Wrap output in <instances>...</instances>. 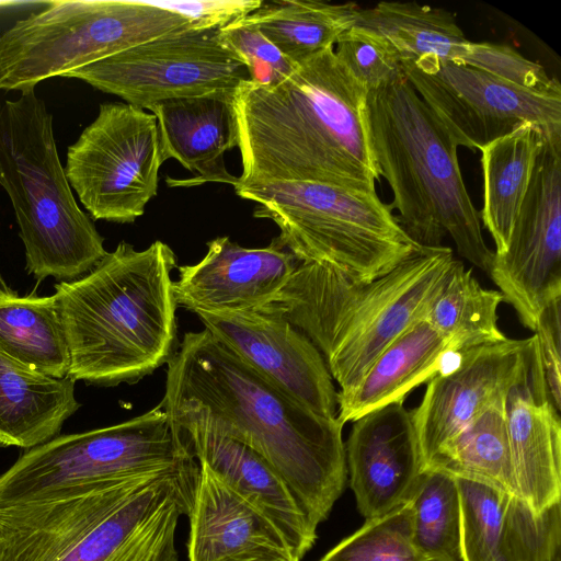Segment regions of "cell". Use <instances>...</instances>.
<instances>
[{"instance_id":"6da1fadb","label":"cell","mask_w":561,"mask_h":561,"mask_svg":"<svg viewBox=\"0 0 561 561\" xmlns=\"http://www.w3.org/2000/svg\"><path fill=\"white\" fill-rule=\"evenodd\" d=\"M160 402L171 424H199L257 453L309 523L325 520L347 479L343 427L264 378L207 330L186 332Z\"/></svg>"},{"instance_id":"7a4b0ae2","label":"cell","mask_w":561,"mask_h":561,"mask_svg":"<svg viewBox=\"0 0 561 561\" xmlns=\"http://www.w3.org/2000/svg\"><path fill=\"white\" fill-rule=\"evenodd\" d=\"M367 94L333 47L276 85L243 82L234 95L242 173L233 187L311 181L376 192Z\"/></svg>"},{"instance_id":"3957f363","label":"cell","mask_w":561,"mask_h":561,"mask_svg":"<svg viewBox=\"0 0 561 561\" xmlns=\"http://www.w3.org/2000/svg\"><path fill=\"white\" fill-rule=\"evenodd\" d=\"M176 256L157 240L122 241L88 274L55 285L73 380L134 383L171 359L176 341L172 271Z\"/></svg>"},{"instance_id":"277c9868","label":"cell","mask_w":561,"mask_h":561,"mask_svg":"<svg viewBox=\"0 0 561 561\" xmlns=\"http://www.w3.org/2000/svg\"><path fill=\"white\" fill-rule=\"evenodd\" d=\"M455 260L449 247H417L368 283L299 262L274 299L321 353L337 392L351 391L401 333L424 319Z\"/></svg>"},{"instance_id":"5b68a950","label":"cell","mask_w":561,"mask_h":561,"mask_svg":"<svg viewBox=\"0 0 561 561\" xmlns=\"http://www.w3.org/2000/svg\"><path fill=\"white\" fill-rule=\"evenodd\" d=\"M366 118L375 163L392 192L389 206L405 233L430 248L449 237L461 257L489 275L494 252L462 179L458 146L404 75L368 92Z\"/></svg>"},{"instance_id":"8992f818","label":"cell","mask_w":561,"mask_h":561,"mask_svg":"<svg viewBox=\"0 0 561 561\" xmlns=\"http://www.w3.org/2000/svg\"><path fill=\"white\" fill-rule=\"evenodd\" d=\"M0 185L9 195L26 268L37 279L71 282L107 254L62 168L53 116L35 89L0 104Z\"/></svg>"},{"instance_id":"52a82bcc","label":"cell","mask_w":561,"mask_h":561,"mask_svg":"<svg viewBox=\"0 0 561 561\" xmlns=\"http://www.w3.org/2000/svg\"><path fill=\"white\" fill-rule=\"evenodd\" d=\"M255 204L253 216L279 228L277 242L299 262L333 267L355 282H371L419 245L376 192L311 181L236 186Z\"/></svg>"},{"instance_id":"ba28073f","label":"cell","mask_w":561,"mask_h":561,"mask_svg":"<svg viewBox=\"0 0 561 561\" xmlns=\"http://www.w3.org/2000/svg\"><path fill=\"white\" fill-rule=\"evenodd\" d=\"M202 27L181 0L53 1L0 35V90L26 91L144 43Z\"/></svg>"},{"instance_id":"9c48e42d","label":"cell","mask_w":561,"mask_h":561,"mask_svg":"<svg viewBox=\"0 0 561 561\" xmlns=\"http://www.w3.org/2000/svg\"><path fill=\"white\" fill-rule=\"evenodd\" d=\"M194 459L159 403L128 421L58 435L27 449L0 476V507L44 501Z\"/></svg>"},{"instance_id":"30bf717a","label":"cell","mask_w":561,"mask_h":561,"mask_svg":"<svg viewBox=\"0 0 561 561\" xmlns=\"http://www.w3.org/2000/svg\"><path fill=\"white\" fill-rule=\"evenodd\" d=\"M162 163L154 115L110 102L68 147L65 172L93 219L130 224L157 195Z\"/></svg>"},{"instance_id":"8fae6325","label":"cell","mask_w":561,"mask_h":561,"mask_svg":"<svg viewBox=\"0 0 561 561\" xmlns=\"http://www.w3.org/2000/svg\"><path fill=\"white\" fill-rule=\"evenodd\" d=\"M404 77L457 146L480 150L530 123L561 140V85L527 89L453 61L401 64Z\"/></svg>"},{"instance_id":"7c38bea8","label":"cell","mask_w":561,"mask_h":561,"mask_svg":"<svg viewBox=\"0 0 561 561\" xmlns=\"http://www.w3.org/2000/svg\"><path fill=\"white\" fill-rule=\"evenodd\" d=\"M65 78L79 79L147 110L163 100L238 89L250 75L221 43L219 27H209L144 43Z\"/></svg>"},{"instance_id":"4fadbf2b","label":"cell","mask_w":561,"mask_h":561,"mask_svg":"<svg viewBox=\"0 0 561 561\" xmlns=\"http://www.w3.org/2000/svg\"><path fill=\"white\" fill-rule=\"evenodd\" d=\"M489 276L524 327L561 298V140L545 137L506 245Z\"/></svg>"},{"instance_id":"5bb4252c","label":"cell","mask_w":561,"mask_h":561,"mask_svg":"<svg viewBox=\"0 0 561 561\" xmlns=\"http://www.w3.org/2000/svg\"><path fill=\"white\" fill-rule=\"evenodd\" d=\"M204 329L316 414L334 419L337 391L314 344L274 301L239 312H196Z\"/></svg>"},{"instance_id":"9a60e30c","label":"cell","mask_w":561,"mask_h":561,"mask_svg":"<svg viewBox=\"0 0 561 561\" xmlns=\"http://www.w3.org/2000/svg\"><path fill=\"white\" fill-rule=\"evenodd\" d=\"M198 473L195 459L152 474L54 561H180L175 530L192 511Z\"/></svg>"},{"instance_id":"2e32d148","label":"cell","mask_w":561,"mask_h":561,"mask_svg":"<svg viewBox=\"0 0 561 561\" xmlns=\"http://www.w3.org/2000/svg\"><path fill=\"white\" fill-rule=\"evenodd\" d=\"M536 337L508 339L459 353L458 360L426 383L411 410L424 470L432 458L470 421L507 398L526 374Z\"/></svg>"},{"instance_id":"e0dca14e","label":"cell","mask_w":561,"mask_h":561,"mask_svg":"<svg viewBox=\"0 0 561 561\" xmlns=\"http://www.w3.org/2000/svg\"><path fill=\"white\" fill-rule=\"evenodd\" d=\"M298 263L276 238L264 248H244L218 237L199 262L178 267L175 300L194 313L256 309L274 301Z\"/></svg>"},{"instance_id":"ac0fdd59","label":"cell","mask_w":561,"mask_h":561,"mask_svg":"<svg viewBox=\"0 0 561 561\" xmlns=\"http://www.w3.org/2000/svg\"><path fill=\"white\" fill-rule=\"evenodd\" d=\"M403 403L355 420L344 444L350 486L366 519L405 503L424 471L411 412Z\"/></svg>"},{"instance_id":"d6986e66","label":"cell","mask_w":561,"mask_h":561,"mask_svg":"<svg viewBox=\"0 0 561 561\" xmlns=\"http://www.w3.org/2000/svg\"><path fill=\"white\" fill-rule=\"evenodd\" d=\"M172 426L191 454L231 491L244 500L284 536L300 559L314 545V528L284 480L252 448L210 427L185 423Z\"/></svg>"},{"instance_id":"ffe728a7","label":"cell","mask_w":561,"mask_h":561,"mask_svg":"<svg viewBox=\"0 0 561 561\" xmlns=\"http://www.w3.org/2000/svg\"><path fill=\"white\" fill-rule=\"evenodd\" d=\"M507 423L518 497L535 515L561 500V421L537 348L507 398Z\"/></svg>"},{"instance_id":"44dd1931","label":"cell","mask_w":561,"mask_h":561,"mask_svg":"<svg viewBox=\"0 0 561 561\" xmlns=\"http://www.w3.org/2000/svg\"><path fill=\"white\" fill-rule=\"evenodd\" d=\"M236 90L163 100L147 108L157 119L163 162L175 159L198 173L191 180H167L169 185L237 183L224 162L225 153L238 147Z\"/></svg>"},{"instance_id":"7402d4cb","label":"cell","mask_w":561,"mask_h":561,"mask_svg":"<svg viewBox=\"0 0 561 561\" xmlns=\"http://www.w3.org/2000/svg\"><path fill=\"white\" fill-rule=\"evenodd\" d=\"M188 517V561L298 559L280 531L205 465Z\"/></svg>"},{"instance_id":"603a6c76","label":"cell","mask_w":561,"mask_h":561,"mask_svg":"<svg viewBox=\"0 0 561 561\" xmlns=\"http://www.w3.org/2000/svg\"><path fill=\"white\" fill-rule=\"evenodd\" d=\"M448 342L421 319L393 340L360 381L337 392V420L345 424L381 407L404 402L407 396L458 360Z\"/></svg>"},{"instance_id":"cb8c5ba5","label":"cell","mask_w":561,"mask_h":561,"mask_svg":"<svg viewBox=\"0 0 561 561\" xmlns=\"http://www.w3.org/2000/svg\"><path fill=\"white\" fill-rule=\"evenodd\" d=\"M70 376L56 378L0 352V446L31 449L58 436L79 409Z\"/></svg>"},{"instance_id":"d4e9b609","label":"cell","mask_w":561,"mask_h":561,"mask_svg":"<svg viewBox=\"0 0 561 561\" xmlns=\"http://www.w3.org/2000/svg\"><path fill=\"white\" fill-rule=\"evenodd\" d=\"M353 26L383 39L401 64H461L471 43L454 13L415 1H381L359 8Z\"/></svg>"},{"instance_id":"484cf974","label":"cell","mask_w":561,"mask_h":561,"mask_svg":"<svg viewBox=\"0 0 561 561\" xmlns=\"http://www.w3.org/2000/svg\"><path fill=\"white\" fill-rule=\"evenodd\" d=\"M545 137L537 125L525 123L480 149L483 207L479 214L494 241V254L506 249Z\"/></svg>"},{"instance_id":"4316f807","label":"cell","mask_w":561,"mask_h":561,"mask_svg":"<svg viewBox=\"0 0 561 561\" xmlns=\"http://www.w3.org/2000/svg\"><path fill=\"white\" fill-rule=\"evenodd\" d=\"M0 352L42 374L68 376L69 348L54 295L0 288Z\"/></svg>"},{"instance_id":"83f0119b","label":"cell","mask_w":561,"mask_h":561,"mask_svg":"<svg viewBox=\"0 0 561 561\" xmlns=\"http://www.w3.org/2000/svg\"><path fill=\"white\" fill-rule=\"evenodd\" d=\"M359 7L354 2L275 0L243 16L295 66L333 47L353 27Z\"/></svg>"},{"instance_id":"f1b7e54d","label":"cell","mask_w":561,"mask_h":561,"mask_svg":"<svg viewBox=\"0 0 561 561\" xmlns=\"http://www.w3.org/2000/svg\"><path fill=\"white\" fill-rule=\"evenodd\" d=\"M507 398L486 408L444 444L426 469H443L455 477L485 483L518 497L510 445Z\"/></svg>"},{"instance_id":"f546056e","label":"cell","mask_w":561,"mask_h":561,"mask_svg":"<svg viewBox=\"0 0 561 561\" xmlns=\"http://www.w3.org/2000/svg\"><path fill=\"white\" fill-rule=\"evenodd\" d=\"M502 301L499 290L482 287L472 270L455 259L424 319L459 354L506 339L497 324Z\"/></svg>"},{"instance_id":"4dcf8cb0","label":"cell","mask_w":561,"mask_h":561,"mask_svg":"<svg viewBox=\"0 0 561 561\" xmlns=\"http://www.w3.org/2000/svg\"><path fill=\"white\" fill-rule=\"evenodd\" d=\"M412 538L425 561H461L460 497L455 476L425 469L408 500Z\"/></svg>"},{"instance_id":"1f68e13d","label":"cell","mask_w":561,"mask_h":561,"mask_svg":"<svg viewBox=\"0 0 561 561\" xmlns=\"http://www.w3.org/2000/svg\"><path fill=\"white\" fill-rule=\"evenodd\" d=\"M460 497L461 561H503L502 528L508 494L455 477Z\"/></svg>"},{"instance_id":"d6a6232c","label":"cell","mask_w":561,"mask_h":561,"mask_svg":"<svg viewBox=\"0 0 561 561\" xmlns=\"http://www.w3.org/2000/svg\"><path fill=\"white\" fill-rule=\"evenodd\" d=\"M319 561H425L413 542L410 502L366 519Z\"/></svg>"},{"instance_id":"836d02e7","label":"cell","mask_w":561,"mask_h":561,"mask_svg":"<svg viewBox=\"0 0 561 561\" xmlns=\"http://www.w3.org/2000/svg\"><path fill=\"white\" fill-rule=\"evenodd\" d=\"M560 539V503L535 515L519 497L508 496L502 528L503 561H556Z\"/></svg>"},{"instance_id":"e575fe53","label":"cell","mask_w":561,"mask_h":561,"mask_svg":"<svg viewBox=\"0 0 561 561\" xmlns=\"http://www.w3.org/2000/svg\"><path fill=\"white\" fill-rule=\"evenodd\" d=\"M334 45L337 59L368 92L403 76L396 53L368 31L353 26Z\"/></svg>"},{"instance_id":"d590c367","label":"cell","mask_w":561,"mask_h":561,"mask_svg":"<svg viewBox=\"0 0 561 561\" xmlns=\"http://www.w3.org/2000/svg\"><path fill=\"white\" fill-rule=\"evenodd\" d=\"M221 43L244 64L250 81L262 85H276L287 79L297 66L244 18L219 27Z\"/></svg>"},{"instance_id":"8d00e7d4","label":"cell","mask_w":561,"mask_h":561,"mask_svg":"<svg viewBox=\"0 0 561 561\" xmlns=\"http://www.w3.org/2000/svg\"><path fill=\"white\" fill-rule=\"evenodd\" d=\"M461 65L527 89H548L559 82L556 78H550L540 64L503 44L471 42Z\"/></svg>"},{"instance_id":"74e56055","label":"cell","mask_w":561,"mask_h":561,"mask_svg":"<svg viewBox=\"0 0 561 561\" xmlns=\"http://www.w3.org/2000/svg\"><path fill=\"white\" fill-rule=\"evenodd\" d=\"M535 337L546 386L552 405L561 409V298L551 301L540 313Z\"/></svg>"},{"instance_id":"f35d334b","label":"cell","mask_w":561,"mask_h":561,"mask_svg":"<svg viewBox=\"0 0 561 561\" xmlns=\"http://www.w3.org/2000/svg\"><path fill=\"white\" fill-rule=\"evenodd\" d=\"M263 561H299V559H273V560H263Z\"/></svg>"}]
</instances>
